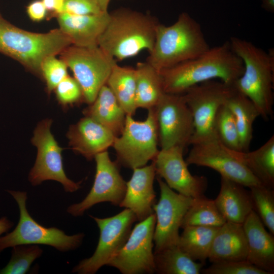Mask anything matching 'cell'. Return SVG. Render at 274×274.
I'll list each match as a JSON object with an SVG mask.
<instances>
[{"label": "cell", "mask_w": 274, "mask_h": 274, "mask_svg": "<svg viewBox=\"0 0 274 274\" xmlns=\"http://www.w3.org/2000/svg\"><path fill=\"white\" fill-rule=\"evenodd\" d=\"M61 59L73 72L82 91L84 100L89 105L106 84L116 61L98 45L80 47L70 45L61 53Z\"/></svg>", "instance_id": "8"}, {"label": "cell", "mask_w": 274, "mask_h": 274, "mask_svg": "<svg viewBox=\"0 0 274 274\" xmlns=\"http://www.w3.org/2000/svg\"><path fill=\"white\" fill-rule=\"evenodd\" d=\"M17 203L20 218L15 228L3 236H0V253L4 249L21 245H45L61 252L78 248L85 236L83 233L72 235L56 227L47 228L37 222L26 208L27 193L8 190Z\"/></svg>", "instance_id": "7"}, {"label": "cell", "mask_w": 274, "mask_h": 274, "mask_svg": "<svg viewBox=\"0 0 274 274\" xmlns=\"http://www.w3.org/2000/svg\"><path fill=\"white\" fill-rule=\"evenodd\" d=\"M100 10L104 12H108V7L111 0H93Z\"/></svg>", "instance_id": "43"}, {"label": "cell", "mask_w": 274, "mask_h": 274, "mask_svg": "<svg viewBox=\"0 0 274 274\" xmlns=\"http://www.w3.org/2000/svg\"><path fill=\"white\" fill-rule=\"evenodd\" d=\"M247 242L246 260L268 274L274 273V238L254 210L243 223Z\"/></svg>", "instance_id": "20"}, {"label": "cell", "mask_w": 274, "mask_h": 274, "mask_svg": "<svg viewBox=\"0 0 274 274\" xmlns=\"http://www.w3.org/2000/svg\"><path fill=\"white\" fill-rule=\"evenodd\" d=\"M109 22L99 37L97 45L116 61L153 49L157 19L152 15L121 7L109 12Z\"/></svg>", "instance_id": "2"}, {"label": "cell", "mask_w": 274, "mask_h": 274, "mask_svg": "<svg viewBox=\"0 0 274 274\" xmlns=\"http://www.w3.org/2000/svg\"><path fill=\"white\" fill-rule=\"evenodd\" d=\"M116 137L108 129L86 116L72 125L67 133L72 149L89 160L96 154L107 151L112 146Z\"/></svg>", "instance_id": "19"}, {"label": "cell", "mask_w": 274, "mask_h": 274, "mask_svg": "<svg viewBox=\"0 0 274 274\" xmlns=\"http://www.w3.org/2000/svg\"><path fill=\"white\" fill-rule=\"evenodd\" d=\"M89 216L96 223L99 229V237L93 254L81 260L73 268L72 272L79 274H93L122 248L127 241L133 224L138 221L135 214L125 209L115 216L108 218Z\"/></svg>", "instance_id": "10"}, {"label": "cell", "mask_w": 274, "mask_h": 274, "mask_svg": "<svg viewBox=\"0 0 274 274\" xmlns=\"http://www.w3.org/2000/svg\"><path fill=\"white\" fill-rule=\"evenodd\" d=\"M244 70L242 59L232 51L228 41L159 73L165 93L183 94L191 87L210 80L219 79L233 85Z\"/></svg>", "instance_id": "1"}, {"label": "cell", "mask_w": 274, "mask_h": 274, "mask_svg": "<svg viewBox=\"0 0 274 274\" xmlns=\"http://www.w3.org/2000/svg\"><path fill=\"white\" fill-rule=\"evenodd\" d=\"M191 145L192 148L185 160L188 165L194 164L211 168L221 177L249 188L263 185L216 136Z\"/></svg>", "instance_id": "13"}, {"label": "cell", "mask_w": 274, "mask_h": 274, "mask_svg": "<svg viewBox=\"0 0 274 274\" xmlns=\"http://www.w3.org/2000/svg\"><path fill=\"white\" fill-rule=\"evenodd\" d=\"M102 12L93 0H64L62 13L73 15L97 14Z\"/></svg>", "instance_id": "38"}, {"label": "cell", "mask_w": 274, "mask_h": 274, "mask_svg": "<svg viewBox=\"0 0 274 274\" xmlns=\"http://www.w3.org/2000/svg\"><path fill=\"white\" fill-rule=\"evenodd\" d=\"M72 45L60 29L39 33L25 31L0 19V52L25 67L41 74V65L48 57L60 53Z\"/></svg>", "instance_id": "5"}, {"label": "cell", "mask_w": 274, "mask_h": 274, "mask_svg": "<svg viewBox=\"0 0 274 274\" xmlns=\"http://www.w3.org/2000/svg\"><path fill=\"white\" fill-rule=\"evenodd\" d=\"M214 128L216 136L225 147L232 150L241 151L235 120L231 111L225 104L216 114Z\"/></svg>", "instance_id": "32"}, {"label": "cell", "mask_w": 274, "mask_h": 274, "mask_svg": "<svg viewBox=\"0 0 274 274\" xmlns=\"http://www.w3.org/2000/svg\"><path fill=\"white\" fill-rule=\"evenodd\" d=\"M148 110L147 117L143 121L126 115L123 130L112 146L118 165L133 169L146 165L157 156L159 150L155 112L154 108Z\"/></svg>", "instance_id": "6"}, {"label": "cell", "mask_w": 274, "mask_h": 274, "mask_svg": "<svg viewBox=\"0 0 274 274\" xmlns=\"http://www.w3.org/2000/svg\"><path fill=\"white\" fill-rule=\"evenodd\" d=\"M83 114L108 129L116 137L123 130L126 114L106 84L101 88L94 101L84 109Z\"/></svg>", "instance_id": "24"}, {"label": "cell", "mask_w": 274, "mask_h": 274, "mask_svg": "<svg viewBox=\"0 0 274 274\" xmlns=\"http://www.w3.org/2000/svg\"><path fill=\"white\" fill-rule=\"evenodd\" d=\"M215 203L226 221L243 224L254 210L250 192L245 186L221 177L220 192Z\"/></svg>", "instance_id": "23"}, {"label": "cell", "mask_w": 274, "mask_h": 274, "mask_svg": "<svg viewBox=\"0 0 274 274\" xmlns=\"http://www.w3.org/2000/svg\"><path fill=\"white\" fill-rule=\"evenodd\" d=\"M161 149L190 144L194 132L191 111L182 94L165 93L154 108Z\"/></svg>", "instance_id": "12"}, {"label": "cell", "mask_w": 274, "mask_h": 274, "mask_svg": "<svg viewBox=\"0 0 274 274\" xmlns=\"http://www.w3.org/2000/svg\"><path fill=\"white\" fill-rule=\"evenodd\" d=\"M225 104L231 111L235 120L241 150L248 152L253 138V124L260 116V113L250 99L236 90Z\"/></svg>", "instance_id": "28"}, {"label": "cell", "mask_w": 274, "mask_h": 274, "mask_svg": "<svg viewBox=\"0 0 274 274\" xmlns=\"http://www.w3.org/2000/svg\"><path fill=\"white\" fill-rule=\"evenodd\" d=\"M155 272L160 274H199L203 264L196 262L178 246L154 252Z\"/></svg>", "instance_id": "30"}, {"label": "cell", "mask_w": 274, "mask_h": 274, "mask_svg": "<svg viewBox=\"0 0 274 274\" xmlns=\"http://www.w3.org/2000/svg\"><path fill=\"white\" fill-rule=\"evenodd\" d=\"M219 227L188 226L183 228L177 246L193 260L204 264Z\"/></svg>", "instance_id": "29"}, {"label": "cell", "mask_w": 274, "mask_h": 274, "mask_svg": "<svg viewBox=\"0 0 274 274\" xmlns=\"http://www.w3.org/2000/svg\"><path fill=\"white\" fill-rule=\"evenodd\" d=\"M47 10L59 14L61 13L64 0H42Z\"/></svg>", "instance_id": "40"}, {"label": "cell", "mask_w": 274, "mask_h": 274, "mask_svg": "<svg viewBox=\"0 0 274 274\" xmlns=\"http://www.w3.org/2000/svg\"><path fill=\"white\" fill-rule=\"evenodd\" d=\"M232 155L262 183L269 188L274 186V136L252 152L231 150Z\"/></svg>", "instance_id": "25"}, {"label": "cell", "mask_w": 274, "mask_h": 274, "mask_svg": "<svg viewBox=\"0 0 274 274\" xmlns=\"http://www.w3.org/2000/svg\"><path fill=\"white\" fill-rule=\"evenodd\" d=\"M57 97L63 105L75 103L83 97L82 89L75 78L66 77L55 88Z\"/></svg>", "instance_id": "37"}, {"label": "cell", "mask_w": 274, "mask_h": 274, "mask_svg": "<svg viewBox=\"0 0 274 274\" xmlns=\"http://www.w3.org/2000/svg\"><path fill=\"white\" fill-rule=\"evenodd\" d=\"M232 51L242 59V75L233 84L250 99L264 119L272 118L273 105L274 52H268L246 40L232 37Z\"/></svg>", "instance_id": "3"}, {"label": "cell", "mask_w": 274, "mask_h": 274, "mask_svg": "<svg viewBox=\"0 0 274 274\" xmlns=\"http://www.w3.org/2000/svg\"><path fill=\"white\" fill-rule=\"evenodd\" d=\"M106 85L126 114L132 116L137 109L135 68L121 66L116 62L112 66Z\"/></svg>", "instance_id": "27"}, {"label": "cell", "mask_w": 274, "mask_h": 274, "mask_svg": "<svg viewBox=\"0 0 274 274\" xmlns=\"http://www.w3.org/2000/svg\"><path fill=\"white\" fill-rule=\"evenodd\" d=\"M200 272L204 274H268L247 260L213 263Z\"/></svg>", "instance_id": "35"}, {"label": "cell", "mask_w": 274, "mask_h": 274, "mask_svg": "<svg viewBox=\"0 0 274 274\" xmlns=\"http://www.w3.org/2000/svg\"><path fill=\"white\" fill-rule=\"evenodd\" d=\"M261 7L266 11L273 13L274 12V0H261Z\"/></svg>", "instance_id": "42"}, {"label": "cell", "mask_w": 274, "mask_h": 274, "mask_svg": "<svg viewBox=\"0 0 274 274\" xmlns=\"http://www.w3.org/2000/svg\"><path fill=\"white\" fill-rule=\"evenodd\" d=\"M47 10L42 1H35L27 7V13L31 19L39 21L46 15Z\"/></svg>", "instance_id": "39"}, {"label": "cell", "mask_w": 274, "mask_h": 274, "mask_svg": "<svg viewBox=\"0 0 274 274\" xmlns=\"http://www.w3.org/2000/svg\"><path fill=\"white\" fill-rule=\"evenodd\" d=\"M247 251L243 224L226 221L215 235L208 259L212 263L246 260Z\"/></svg>", "instance_id": "22"}, {"label": "cell", "mask_w": 274, "mask_h": 274, "mask_svg": "<svg viewBox=\"0 0 274 274\" xmlns=\"http://www.w3.org/2000/svg\"><path fill=\"white\" fill-rule=\"evenodd\" d=\"M156 175L154 162L133 169L130 180L126 182L124 197L119 205L130 210L138 221H142L154 213L156 194L154 181Z\"/></svg>", "instance_id": "18"}, {"label": "cell", "mask_w": 274, "mask_h": 274, "mask_svg": "<svg viewBox=\"0 0 274 274\" xmlns=\"http://www.w3.org/2000/svg\"><path fill=\"white\" fill-rule=\"evenodd\" d=\"M136 72V106L154 108L165 93L159 72L147 61L138 62Z\"/></svg>", "instance_id": "26"}, {"label": "cell", "mask_w": 274, "mask_h": 274, "mask_svg": "<svg viewBox=\"0 0 274 274\" xmlns=\"http://www.w3.org/2000/svg\"><path fill=\"white\" fill-rule=\"evenodd\" d=\"M157 180L160 196L153 206L156 215L154 252L177 246L182 220L194 199L174 191L159 177Z\"/></svg>", "instance_id": "15"}, {"label": "cell", "mask_w": 274, "mask_h": 274, "mask_svg": "<svg viewBox=\"0 0 274 274\" xmlns=\"http://www.w3.org/2000/svg\"><path fill=\"white\" fill-rule=\"evenodd\" d=\"M226 222L214 200L203 195L194 198L184 217L181 228L188 226L220 227Z\"/></svg>", "instance_id": "31"}, {"label": "cell", "mask_w": 274, "mask_h": 274, "mask_svg": "<svg viewBox=\"0 0 274 274\" xmlns=\"http://www.w3.org/2000/svg\"><path fill=\"white\" fill-rule=\"evenodd\" d=\"M155 224L154 213L136 224L124 246L107 265L123 274L155 272L153 252Z\"/></svg>", "instance_id": "14"}, {"label": "cell", "mask_w": 274, "mask_h": 274, "mask_svg": "<svg viewBox=\"0 0 274 274\" xmlns=\"http://www.w3.org/2000/svg\"><path fill=\"white\" fill-rule=\"evenodd\" d=\"M2 17H1V15H0V19L2 18Z\"/></svg>", "instance_id": "44"}, {"label": "cell", "mask_w": 274, "mask_h": 274, "mask_svg": "<svg viewBox=\"0 0 274 274\" xmlns=\"http://www.w3.org/2000/svg\"><path fill=\"white\" fill-rule=\"evenodd\" d=\"M184 149L175 146L159 150L153 160L156 175L179 193L197 198L204 195L208 187V180L204 176H193L189 172L183 158Z\"/></svg>", "instance_id": "17"}, {"label": "cell", "mask_w": 274, "mask_h": 274, "mask_svg": "<svg viewBox=\"0 0 274 274\" xmlns=\"http://www.w3.org/2000/svg\"><path fill=\"white\" fill-rule=\"evenodd\" d=\"M235 91L233 85L213 80L194 85L183 93L194 125L190 145L216 136L214 128L216 114Z\"/></svg>", "instance_id": "9"}, {"label": "cell", "mask_w": 274, "mask_h": 274, "mask_svg": "<svg viewBox=\"0 0 274 274\" xmlns=\"http://www.w3.org/2000/svg\"><path fill=\"white\" fill-rule=\"evenodd\" d=\"M52 122L50 119H44L39 123L34 130L31 142L37 147L38 152L28 179L33 186L46 180L56 181L62 184L66 192H75L80 188L82 181L75 182L66 176L61 156L63 149L59 146L51 132Z\"/></svg>", "instance_id": "11"}, {"label": "cell", "mask_w": 274, "mask_h": 274, "mask_svg": "<svg viewBox=\"0 0 274 274\" xmlns=\"http://www.w3.org/2000/svg\"><path fill=\"white\" fill-rule=\"evenodd\" d=\"M13 223L6 217L0 218V236L8 231L13 226Z\"/></svg>", "instance_id": "41"}, {"label": "cell", "mask_w": 274, "mask_h": 274, "mask_svg": "<svg viewBox=\"0 0 274 274\" xmlns=\"http://www.w3.org/2000/svg\"><path fill=\"white\" fill-rule=\"evenodd\" d=\"M210 47L200 24L184 12L170 25L158 24L146 61L159 72L195 58Z\"/></svg>", "instance_id": "4"}, {"label": "cell", "mask_w": 274, "mask_h": 274, "mask_svg": "<svg viewBox=\"0 0 274 274\" xmlns=\"http://www.w3.org/2000/svg\"><path fill=\"white\" fill-rule=\"evenodd\" d=\"M67 66L55 56L46 58L41 65V74L45 78L48 92L55 89L58 84L67 77Z\"/></svg>", "instance_id": "36"}, {"label": "cell", "mask_w": 274, "mask_h": 274, "mask_svg": "<svg viewBox=\"0 0 274 274\" xmlns=\"http://www.w3.org/2000/svg\"><path fill=\"white\" fill-rule=\"evenodd\" d=\"M109 18V12L86 15L58 14L59 29L68 37L72 45L80 47L97 45Z\"/></svg>", "instance_id": "21"}, {"label": "cell", "mask_w": 274, "mask_h": 274, "mask_svg": "<svg viewBox=\"0 0 274 274\" xmlns=\"http://www.w3.org/2000/svg\"><path fill=\"white\" fill-rule=\"evenodd\" d=\"M43 250L37 245H21L13 247L11 258L0 274H24L32 263L42 255Z\"/></svg>", "instance_id": "33"}, {"label": "cell", "mask_w": 274, "mask_h": 274, "mask_svg": "<svg viewBox=\"0 0 274 274\" xmlns=\"http://www.w3.org/2000/svg\"><path fill=\"white\" fill-rule=\"evenodd\" d=\"M94 158L96 172L93 186L83 200L67 208V212L73 216H81L101 202L119 206L124 197L126 182L120 174L118 164L111 160L107 151L96 154Z\"/></svg>", "instance_id": "16"}, {"label": "cell", "mask_w": 274, "mask_h": 274, "mask_svg": "<svg viewBox=\"0 0 274 274\" xmlns=\"http://www.w3.org/2000/svg\"><path fill=\"white\" fill-rule=\"evenodd\" d=\"M254 210L263 223L274 234V194L272 189L264 185L250 188Z\"/></svg>", "instance_id": "34"}]
</instances>
